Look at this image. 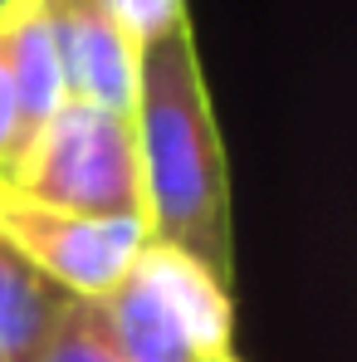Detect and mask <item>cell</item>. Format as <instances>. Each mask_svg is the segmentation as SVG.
I'll return each mask as SVG.
<instances>
[{
	"label": "cell",
	"mask_w": 357,
	"mask_h": 362,
	"mask_svg": "<svg viewBox=\"0 0 357 362\" xmlns=\"http://www.w3.org/2000/svg\"><path fill=\"white\" fill-rule=\"evenodd\" d=\"M0 59L10 69V83H15V98H20L25 137L35 142V132L69 98L59 49H54V35L40 15V0H5V10H0Z\"/></svg>",
	"instance_id": "obj_6"
},
{
	"label": "cell",
	"mask_w": 357,
	"mask_h": 362,
	"mask_svg": "<svg viewBox=\"0 0 357 362\" xmlns=\"http://www.w3.org/2000/svg\"><path fill=\"white\" fill-rule=\"evenodd\" d=\"M30 362H122L113 328L103 318L98 299H69L54 313L49 333L40 338V348L30 353Z\"/></svg>",
	"instance_id": "obj_8"
},
{
	"label": "cell",
	"mask_w": 357,
	"mask_h": 362,
	"mask_svg": "<svg viewBox=\"0 0 357 362\" xmlns=\"http://www.w3.org/2000/svg\"><path fill=\"white\" fill-rule=\"evenodd\" d=\"M40 15L54 35L69 98L127 113L132 78H137V49L113 25L103 0H40Z\"/></svg>",
	"instance_id": "obj_5"
},
{
	"label": "cell",
	"mask_w": 357,
	"mask_h": 362,
	"mask_svg": "<svg viewBox=\"0 0 357 362\" xmlns=\"http://www.w3.org/2000/svg\"><path fill=\"white\" fill-rule=\"evenodd\" d=\"M74 294L54 289L40 269H30L0 240V362H30L40 338L49 333L54 313Z\"/></svg>",
	"instance_id": "obj_7"
},
{
	"label": "cell",
	"mask_w": 357,
	"mask_h": 362,
	"mask_svg": "<svg viewBox=\"0 0 357 362\" xmlns=\"http://www.w3.org/2000/svg\"><path fill=\"white\" fill-rule=\"evenodd\" d=\"M132 132L147 240L172 245L230 284V181L191 20L137 49Z\"/></svg>",
	"instance_id": "obj_1"
},
{
	"label": "cell",
	"mask_w": 357,
	"mask_h": 362,
	"mask_svg": "<svg viewBox=\"0 0 357 362\" xmlns=\"http://www.w3.org/2000/svg\"><path fill=\"white\" fill-rule=\"evenodd\" d=\"M5 191L93 221H142V172L132 113L64 98L35 132Z\"/></svg>",
	"instance_id": "obj_3"
},
{
	"label": "cell",
	"mask_w": 357,
	"mask_h": 362,
	"mask_svg": "<svg viewBox=\"0 0 357 362\" xmlns=\"http://www.w3.org/2000/svg\"><path fill=\"white\" fill-rule=\"evenodd\" d=\"M0 240L54 289L103 299L147 245V221H93L0 191Z\"/></svg>",
	"instance_id": "obj_4"
},
{
	"label": "cell",
	"mask_w": 357,
	"mask_h": 362,
	"mask_svg": "<svg viewBox=\"0 0 357 362\" xmlns=\"http://www.w3.org/2000/svg\"><path fill=\"white\" fill-rule=\"evenodd\" d=\"M98 303L122 362H211L235 353L230 284H221L172 245L147 240Z\"/></svg>",
	"instance_id": "obj_2"
},
{
	"label": "cell",
	"mask_w": 357,
	"mask_h": 362,
	"mask_svg": "<svg viewBox=\"0 0 357 362\" xmlns=\"http://www.w3.org/2000/svg\"><path fill=\"white\" fill-rule=\"evenodd\" d=\"M0 10H5V0H0Z\"/></svg>",
	"instance_id": "obj_11"
},
{
	"label": "cell",
	"mask_w": 357,
	"mask_h": 362,
	"mask_svg": "<svg viewBox=\"0 0 357 362\" xmlns=\"http://www.w3.org/2000/svg\"><path fill=\"white\" fill-rule=\"evenodd\" d=\"M211 362H240V358H235V353H221V358H211Z\"/></svg>",
	"instance_id": "obj_10"
},
{
	"label": "cell",
	"mask_w": 357,
	"mask_h": 362,
	"mask_svg": "<svg viewBox=\"0 0 357 362\" xmlns=\"http://www.w3.org/2000/svg\"><path fill=\"white\" fill-rule=\"evenodd\" d=\"M103 10L113 15V25L132 40V49H142L157 35L186 25V0H103Z\"/></svg>",
	"instance_id": "obj_9"
}]
</instances>
